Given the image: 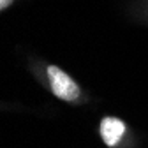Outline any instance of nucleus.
<instances>
[{
  "mask_svg": "<svg viewBox=\"0 0 148 148\" xmlns=\"http://www.w3.org/2000/svg\"><path fill=\"white\" fill-rule=\"evenodd\" d=\"M48 78H49V85H51L53 94L58 99H62V101H74V99L79 97L78 85L72 81L71 76H67V74L64 71H60L58 67L49 65L48 67Z\"/></svg>",
  "mask_w": 148,
  "mask_h": 148,
  "instance_id": "obj_1",
  "label": "nucleus"
},
{
  "mask_svg": "<svg viewBox=\"0 0 148 148\" xmlns=\"http://www.w3.org/2000/svg\"><path fill=\"white\" fill-rule=\"evenodd\" d=\"M125 134V123L115 116H106L101 122V136L108 146H115Z\"/></svg>",
  "mask_w": 148,
  "mask_h": 148,
  "instance_id": "obj_2",
  "label": "nucleus"
},
{
  "mask_svg": "<svg viewBox=\"0 0 148 148\" xmlns=\"http://www.w3.org/2000/svg\"><path fill=\"white\" fill-rule=\"evenodd\" d=\"M11 2H12V0H0V9L9 7V5H11Z\"/></svg>",
  "mask_w": 148,
  "mask_h": 148,
  "instance_id": "obj_3",
  "label": "nucleus"
}]
</instances>
